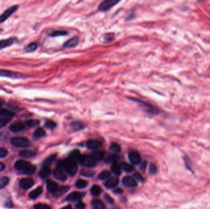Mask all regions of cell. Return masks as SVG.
I'll use <instances>...</instances> for the list:
<instances>
[{"label":"cell","instance_id":"obj_1","mask_svg":"<svg viewBox=\"0 0 210 209\" xmlns=\"http://www.w3.org/2000/svg\"><path fill=\"white\" fill-rule=\"evenodd\" d=\"M61 163L63 170L68 175L73 176L77 173L78 170V166L77 164V163L71 160L69 158H67L65 161H61Z\"/></svg>","mask_w":210,"mask_h":209},{"label":"cell","instance_id":"obj_2","mask_svg":"<svg viewBox=\"0 0 210 209\" xmlns=\"http://www.w3.org/2000/svg\"><path fill=\"white\" fill-rule=\"evenodd\" d=\"M11 144L17 147L25 148L29 147L30 145V141L24 137H16L11 139Z\"/></svg>","mask_w":210,"mask_h":209},{"label":"cell","instance_id":"obj_3","mask_svg":"<svg viewBox=\"0 0 210 209\" xmlns=\"http://www.w3.org/2000/svg\"><path fill=\"white\" fill-rule=\"evenodd\" d=\"M96 161L92 155H82L79 163L87 168H93L96 164Z\"/></svg>","mask_w":210,"mask_h":209},{"label":"cell","instance_id":"obj_4","mask_svg":"<svg viewBox=\"0 0 210 209\" xmlns=\"http://www.w3.org/2000/svg\"><path fill=\"white\" fill-rule=\"evenodd\" d=\"M134 101H136L139 104V105L141 106V107H142L143 109V110L145 112H146L147 113L151 114V115H157L159 114V110L156 107L152 106L151 104H148V103L145 102H143V101H140V100L134 99Z\"/></svg>","mask_w":210,"mask_h":209},{"label":"cell","instance_id":"obj_5","mask_svg":"<svg viewBox=\"0 0 210 209\" xmlns=\"http://www.w3.org/2000/svg\"><path fill=\"white\" fill-rule=\"evenodd\" d=\"M18 6H13L7 8L1 15H0V24L5 22L11 15L14 13L18 9Z\"/></svg>","mask_w":210,"mask_h":209},{"label":"cell","instance_id":"obj_6","mask_svg":"<svg viewBox=\"0 0 210 209\" xmlns=\"http://www.w3.org/2000/svg\"><path fill=\"white\" fill-rule=\"evenodd\" d=\"M119 1L116 0H105L103 1L99 6L98 9L101 11H106L114 7Z\"/></svg>","mask_w":210,"mask_h":209},{"label":"cell","instance_id":"obj_7","mask_svg":"<svg viewBox=\"0 0 210 209\" xmlns=\"http://www.w3.org/2000/svg\"><path fill=\"white\" fill-rule=\"evenodd\" d=\"M84 196V193L74 191V192H72L70 194H69L66 196V200L69 202H75V201L81 200Z\"/></svg>","mask_w":210,"mask_h":209},{"label":"cell","instance_id":"obj_8","mask_svg":"<svg viewBox=\"0 0 210 209\" xmlns=\"http://www.w3.org/2000/svg\"><path fill=\"white\" fill-rule=\"evenodd\" d=\"M54 177L56 179L64 181L66 180V175L65 173V171L60 166H57L54 171Z\"/></svg>","mask_w":210,"mask_h":209},{"label":"cell","instance_id":"obj_9","mask_svg":"<svg viewBox=\"0 0 210 209\" xmlns=\"http://www.w3.org/2000/svg\"><path fill=\"white\" fill-rule=\"evenodd\" d=\"M25 128V125L21 121H17L11 124L9 126V129L11 131L14 133H19Z\"/></svg>","mask_w":210,"mask_h":209},{"label":"cell","instance_id":"obj_10","mask_svg":"<svg viewBox=\"0 0 210 209\" xmlns=\"http://www.w3.org/2000/svg\"><path fill=\"white\" fill-rule=\"evenodd\" d=\"M128 158H129V160L131 162V163L135 165L139 164L141 161V158L140 155L136 151L130 152L129 153Z\"/></svg>","mask_w":210,"mask_h":209},{"label":"cell","instance_id":"obj_11","mask_svg":"<svg viewBox=\"0 0 210 209\" xmlns=\"http://www.w3.org/2000/svg\"><path fill=\"white\" fill-rule=\"evenodd\" d=\"M34 185V181L31 178L22 179L19 182V186L21 188L27 190L31 188Z\"/></svg>","mask_w":210,"mask_h":209},{"label":"cell","instance_id":"obj_12","mask_svg":"<svg viewBox=\"0 0 210 209\" xmlns=\"http://www.w3.org/2000/svg\"><path fill=\"white\" fill-rule=\"evenodd\" d=\"M22 76L21 74L14 72L11 71L0 69V77H10V78H19Z\"/></svg>","mask_w":210,"mask_h":209},{"label":"cell","instance_id":"obj_13","mask_svg":"<svg viewBox=\"0 0 210 209\" xmlns=\"http://www.w3.org/2000/svg\"><path fill=\"white\" fill-rule=\"evenodd\" d=\"M86 146L89 149L96 150L102 146V143L97 140H89L86 142Z\"/></svg>","mask_w":210,"mask_h":209},{"label":"cell","instance_id":"obj_14","mask_svg":"<svg viewBox=\"0 0 210 209\" xmlns=\"http://www.w3.org/2000/svg\"><path fill=\"white\" fill-rule=\"evenodd\" d=\"M16 38L14 37H9L6 39H2L0 41V50L6 48L9 46H11L14 44L16 41Z\"/></svg>","mask_w":210,"mask_h":209},{"label":"cell","instance_id":"obj_15","mask_svg":"<svg viewBox=\"0 0 210 209\" xmlns=\"http://www.w3.org/2000/svg\"><path fill=\"white\" fill-rule=\"evenodd\" d=\"M123 184L128 187H135L137 185V182L136 180L130 176H126L122 179Z\"/></svg>","mask_w":210,"mask_h":209},{"label":"cell","instance_id":"obj_16","mask_svg":"<svg viewBox=\"0 0 210 209\" xmlns=\"http://www.w3.org/2000/svg\"><path fill=\"white\" fill-rule=\"evenodd\" d=\"M30 163H29L28 161H24V160H19L17 161L15 165H14V168L17 171H24L29 165H30Z\"/></svg>","mask_w":210,"mask_h":209},{"label":"cell","instance_id":"obj_17","mask_svg":"<svg viewBox=\"0 0 210 209\" xmlns=\"http://www.w3.org/2000/svg\"><path fill=\"white\" fill-rule=\"evenodd\" d=\"M119 179L118 177H111V178L108 180L106 181L105 185L107 188L112 189V188L116 187L119 184Z\"/></svg>","mask_w":210,"mask_h":209},{"label":"cell","instance_id":"obj_18","mask_svg":"<svg viewBox=\"0 0 210 209\" xmlns=\"http://www.w3.org/2000/svg\"><path fill=\"white\" fill-rule=\"evenodd\" d=\"M81 156L82 155L78 150H74L69 153L68 158L76 163H78L80 161Z\"/></svg>","mask_w":210,"mask_h":209},{"label":"cell","instance_id":"obj_19","mask_svg":"<svg viewBox=\"0 0 210 209\" xmlns=\"http://www.w3.org/2000/svg\"><path fill=\"white\" fill-rule=\"evenodd\" d=\"M46 185H47V190L52 194H54L57 190V189L59 188L57 183L56 182L52 181V180H47Z\"/></svg>","mask_w":210,"mask_h":209},{"label":"cell","instance_id":"obj_20","mask_svg":"<svg viewBox=\"0 0 210 209\" xmlns=\"http://www.w3.org/2000/svg\"><path fill=\"white\" fill-rule=\"evenodd\" d=\"M79 42V39L78 37H73L67 41L63 45L66 48H73L76 47Z\"/></svg>","mask_w":210,"mask_h":209},{"label":"cell","instance_id":"obj_21","mask_svg":"<svg viewBox=\"0 0 210 209\" xmlns=\"http://www.w3.org/2000/svg\"><path fill=\"white\" fill-rule=\"evenodd\" d=\"M19 155L20 157L24 158H30L36 156V153L33 150H22L19 153Z\"/></svg>","mask_w":210,"mask_h":209},{"label":"cell","instance_id":"obj_22","mask_svg":"<svg viewBox=\"0 0 210 209\" xmlns=\"http://www.w3.org/2000/svg\"><path fill=\"white\" fill-rule=\"evenodd\" d=\"M51 174V170L48 166H44L39 172V176L42 179H46Z\"/></svg>","mask_w":210,"mask_h":209},{"label":"cell","instance_id":"obj_23","mask_svg":"<svg viewBox=\"0 0 210 209\" xmlns=\"http://www.w3.org/2000/svg\"><path fill=\"white\" fill-rule=\"evenodd\" d=\"M43 191V188L42 186H39L36 188L34 190L31 191L29 194V197L32 199H36L38 196H39Z\"/></svg>","mask_w":210,"mask_h":209},{"label":"cell","instance_id":"obj_24","mask_svg":"<svg viewBox=\"0 0 210 209\" xmlns=\"http://www.w3.org/2000/svg\"><path fill=\"white\" fill-rule=\"evenodd\" d=\"M69 189V187L68 186H61L58 188L57 190L53 194L55 197H60L66 193Z\"/></svg>","mask_w":210,"mask_h":209},{"label":"cell","instance_id":"obj_25","mask_svg":"<svg viewBox=\"0 0 210 209\" xmlns=\"http://www.w3.org/2000/svg\"><path fill=\"white\" fill-rule=\"evenodd\" d=\"M15 115V113L7 109H0V117H8L12 118Z\"/></svg>","mask_w":210,"mask_h":209},{"label":"cell","instance_id":"obj_26","mask_svg":"<svg viewBox=\"0 0 210 209\" xmlns=\"http://www.w3.org/2000/svg\"><path fill=\"white\" fill-rule=\"evenodd\" d=\"M121 169L127 172H131L134 171V167L132 164H130L126 162H122L120 164Z\"/></svg>","mask_w":210,"mask_h":209},{"label":"cell","instance_id":"obj_27","mask_svg":"<svg viewBox=\"0 0 210 209\" xmlns=\"http://www.w3.org/2000/svg\"><path fill=\"white\" fill-rule=\"evenodd\" d=\"M92 205L93 209H105V206L103 202L98 199H95L92 201Z\"/></svg>","mask_w":210,"mask_h":209},{"label":"cell","instance_id":"obj_28","mask_svg":"<svg viewBox=\"0 0 210 209\" xmlns=\"http://www.w3.org/2000/svg\"><path fill=\"white\" fill-rule=\"evenodd\" d=\"M45 136H46V132L42 128H37L33 134V136L36 139H39V138L44 137Z\"/></svg>","mask_w":210,"mask_h":209},{"label":"cell","instance_id":"obj_29","mask_svg":"<svg viewBox=\"0 0 210 209\" xmlns=\"http://www.w3.org/2000/svg\"><path fill=\"white\" fill-rule=\"evenodd\" d=\"M36 166L30 164V165L24 171H22V173L25 175H29V176L33 175L36 172Z\"/></svg>","mask_w":210,"mask_h":209},{"label":"cell","instance_id":"obj_30","mask_svg":"<svg viewBox=\"0 0 210 209\" xmlns=\"http://www.w3.org/2000/svg\"><path fill=\"white\" fill-rule=\"evenodd\" d=\"M121 169H121L120 164H119L117 161L112 163L111 170L115 174L120 175V173H121Z\"/></svg>","mask_w":210,"mask_h":209},{"label":"cell","instance_id":"obj_31","mask_svg":"<svg viewBox=\"0 0 210 209\" xmlns=\"http://www.w3.org/2000/svg\"><path fill=\"white\" fill-rule=\"evenodd\" d=\"M57 157V154H52L51 155H50L49 156H48L44 161L43 164L44 165V166H48L49 165L51 164L56 159Z\"/></svg>","mask_w":210,"mask_h":209},{"label":"cell","instance_id":"obj_32","mask_svg":"<svg viewBox=\"0 0 210 209\" xmlns=\"http://www.w3.org/2000/svg\"><path fill=\"white\" fill-rule=\"evenodd\" d=\"M101 193V188L98 185H95L91 188V193L93 196H98Z\"/></svg>","mask_w":210,"mask_h":209},{"label":"cell","instance_id":"obj_33","mask_svg":"<svg viewBox=\"0 0 210 209\" xmlns=\"http://www.w3.org/2000/svg\"><path fill=\"white\" fill-rule=\"evenodd\" d=\"M38 48V44L36 42H31L25 48V51L26 52H33L36 50Z\"/></svg>","mask_w":210,"mask_h":209},{"label":"cell","instance_id":"obj_34","mask_svg":"<svg viewBox=\"0 0 210 209\" xmlns=\"http://www.w3.org/2000/svg\"><path fill=\"white\" fill-rule=\"evenodd\" d=\"M87 185H88V182L86 180L83 179L78 180L75 184L76 186L79 189H83V188H86L87 186Z\"/></svg>","mask_w":210,"mask_h":209},{"label":"cell","instance_id":"obj_35","mask_svg":"<svg viewBox=\"0 0 210 209\" xmlns=\"http://www.w3.org/2000/svg\"><path fill=\"white\" fill-rule=\"evenodd\" d=\"M71 127L74 131H80L84 128V125L79 121H74L71 124Z\"/></svg>","mask_w":210,"mask_h":209},{"label":"cell","instance_id":"obj_36","mask_svg":"<svg viewBox=\"0 0 210 209\" xmlns=\"http://www.w3.org/2000/svg\"><path fill=\"white\" fill-rule=\"evenodd\" d=\"M111 176V172L110 171H108V170H105L103 171H102L98 176V179L102 180H104L108 179L109 177Z\"/></svg>","mask_w":210,"mask_h":209},{"label":"cell","instance_id":"obj_37","mask_svg":"<svg viewBox=\"0 0 210 209\" xmlns=\"http://www.w3.org/2000/svg\"><path fill=\"white\" fill-rule=\"evenodd\" d=\"M104 155H105V153L103 151H97L93 152L92 154V155L94 157V158L96 159V161L101 160L104 157Z\"/></svg>","mask_w":210,"mask_h":209},{"label":"cell","instance_id":"obj_38","mask_svg":"<svg viewBox=\"0 0 210 209\" xmlns=\"http://www.w3.org/2000/svg\"><path fill=\"white\" fill-rule=\"evenodd\" d=\"M39 124V121L37 120H28L25 121V124L30 128H33V127L37 126Z\"/></svg>","mask_w":210,"mask_h":209},{"label":"cell","instance_id":"obj_39","mask_svg":"<svg viewBox=\"0 0 210 209\" xmlns=\"http://www.w3.org/2000/svg\"><path fill=\"white\" fill-rule=\"evenodd\" d=\"M12 118L8 117H1L0 118V128H2L6 126L9 121L11 120Z\"/></svg>","mask_w":210,"mask_h":209},{"label":"cell","instance_id":"obj_40","mask_svg":"<svg viewBox=\"0 0 210 209\" xmlns=\"http://www.w3.org/2000/svg\"><path fill=\"white\" fill-rule=\"evenodd\" d=\"M9 179L7 177H2L0 178V189L4 188L9 183Z\"/></svg>","mask_w":210,"mask_h":209},{"label":"cell","instance_id":"obj_41","mask_svg":"<svg viewBox=\"0 0 210 209\" xmlns=\"http://www.w3.org/2000/svg\"><path fill=\"white\" fill-rule=\"evenodd\" d=\"M109 149L111 151L114 153H119L120 151V146L117 143H112Z\"/></svg>","mask_w":210,"mask_h":209},{"label":"cell","instance_id":"obj_42","mask_svg":"<svg viewBox=\"0 0 210 209\" xmlns=\"http://www.w3.org/2000/svg\"><path fill=\"white\" fill-rule=\"evenodd\" d=\"M45 127L47 128V129H53L56 128V123L53 121H51V120H49V121H47L45 123Z\"/></svg>","mask_w":210,"mask_h":209},{"label":"cell","instance_id":"obj_43","mask_svg":"<svg viewBox=\"0 0 210 209\" xmlns=\"http://www.w3.org/2000/svg\"><path fill=\"white\" fill-rule=\"evenodd\" d=\"M67 34V32L65 31H60V30H57V31H52L51 34L50 36H64Z\"/></svg>","mask_w":210,"mask_h":209},{"label":"cell","instance_id":"obj_44","mask_svg":"<svg viewBox=\"0 0 210 209\" xmlns=\"http://www.w3.org/2000/svg\"><path fill=\"white\" fill-rule=\"evenodd\" d=\"M119 157L116 155H111V156H109L106 159V162L108 163H114V162H116L118 161Z\"/></svg>","mask_w":210,"mask_h":209},{"label":"cell","instance_id":"obj_45","mask_svg":"<svg viewBox=\"0 0 210 209\" xmlns=\"http://www.w3.org/2000/svg\"><path fill=\"white\" fill-rule=\"evenodd\" d=\"M81 174L83 176L85 177H92L94 175V172L90 170H86V169H83L81 171Z\"/></svg>","mask_w":210,"mask_h":209},{"label":"cell","instance_id":"obj_46","mask_svg":"<svg viewBox=\"0 0 210 209\" xmlns=\"http://www.w3.org/2000/svg\"><path fill=\"white\" fill-rule=\"evenodd\" d=\"M34 209H51V207L47 204H37L34 206L33 207Z\"/></svg>","mask_w":210,"mask_h":209},{"label":"cell","instance_id":"obj_47","mask_svg":"<svg viewBox=\"0 0 210 209\" xmlns=\"http://www.w3.org/2000/svg\"><path fill=\"white\" fill-rule=\"evenodd\" d=\"M133 177H135V179L138 180L140 181H144V179H143V176L138 172H135L133 174Z\"/></svg>","mask_w":210,"mask_h":209},{"label":"cell","instance_id":"obj_48","mask_svg":"<svg viewBox=\"0 0 210 209\" xmlns=\"http://www.w3.org/2000/svg\"><path fill=\"white\" fill-rule=\"evenodd\" d=\"M8 153L7 150L4 149V148H1L0 147V158H4L7 156Z\"/></svg>","mask_w":210,"mask_h":209},{"label":"cell","instance_id":"obj_49","mask_svg":"<svg viewBox=\"0 0 210 209\" xmlns=\"http://www.w3.org/2000/svg\"><path fill=\"white\" fill-rule=\"evenodd\" d=\"M157 171V167L155 164H151L150 166V172L151 174H155Z\"/></svg>","mask_w":210,"mask_h":209},{"label":"cell","instance_id":"obj_50","mask_svg":"<svg viewBox=\"0 0 210 209\" xmlns=\"http://www.w3.org/2000/svg\"><path fill=\"white\" fill-rule=\"evenodd\" d=\"M105 198L106 199V201L109 204H113L114 202V200L113 199V198L109 195H108V194H106L105 195Z\"/></svg>","mask_w":210,"mask_h":209},{"label":"cell","instance_id":"obj_51","mask_svg":"<svg viewBox=\"0 0 210 209\" xmlns=\"http://www.w3.org/2000/svg\"><path fill=\"white\" fill-rule=\"evenodd\" d=\"M76 207L77 209H83L85 207V204L83 202H79L76 204Z\"/></svg>","mask_w":210,"mask_h":209},{"label":"cell","instance_id":"obj_52","mask_svg":"<svg viewBox=\"0 0 210 209\" xmlns=\"http://www.w3.org/2000/svg\"><path fill=\"white\" fill-rule=\"evenodd\" d=\"M5 168H6L5 164H4L3 163L0 162V172L4 171V169H5Z\"/></svg>","mask_w":210,"mask_h":209},{"label":"cell","instance_id":"obj_53","mask_svg":"<svg viewBox=\"0 0 210 209\" xmlns=\"http://www.w3.org/2000/svg\"><path fill=\"white\" fill-rule=\"evenodd\" d=\"M114 192L117 193V194H121L123 192V191L120 188H117L114 191Z\"/></svg>","mask_w":210,"mask_h":209},{"label":"cell","instance_id":"obj_54","mask_svg":"<svg viewBox=\"0 0 210 209\" xmlns=\"http://www.w3.org/2000/svg\"><path fill=\"white\" fill-rule=\"evenodd\" d=\"M146 165H147V162H143V164H141V168L142 169V170H144L146 169Z\"/></svg>","mask_w":210,"mask_h":209},{"label":"cell","instance_id":"obj_55","mask_svg":"<svg viewBox=\"0 0 210 209\" xmlns=\"http://www.w3.org/2000/svg\"><path fill=\"white\" fill-rule=\"evenodd\" d=\"M72 209V207L70 205H68V206H65V207H62L61 209Z\"/></svg>","mask_w":210,"mask_h":209},{"label":"cell","instance_id":"obj_56","mask_svg":"<svg viewBox=\"0 0 210 209\" xmlns=\"http://www.w3.org/2000/svg\"><path fill=\"white\" fill-rule=\"evenodd\" d=\"M2 104H3V103H2V101H1V100H0V107H1V106H2Z\"/></svg>","mask_w":210,"mask_h":209}]
</instances>
